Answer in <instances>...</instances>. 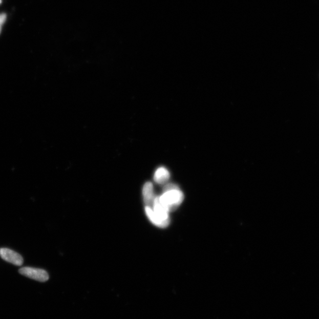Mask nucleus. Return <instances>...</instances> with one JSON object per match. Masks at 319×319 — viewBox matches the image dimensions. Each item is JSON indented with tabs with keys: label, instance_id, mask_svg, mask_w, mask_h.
I'll return each instance as SVG.
<instances>
[{
	"label": "nucleus",
	"instance_id": "nucleus-2",
	"mask_svg": "<svg viewBox=\"0 0 319 319\" xmlns=\"http://www.w3.org/2000/svg\"><path fill=\"white\" fill-rule=\"evenodd\" d=\"M153 208L151 207L145 206L146 215L152 224L159 228H166L170 224V218L168 210L165 208L160 202L159 197H157L154 200Z\"/></svg>",
	"mask_w": 319,
	"mask_h": 319
},
{
	"label": "nucleus",
	"instance_id": "nucleus-8",
	"mask_svg": "<svg viewBox=\"0 0 319 319\" xmlns=\"http://www.w3.org/2000/svg\"><path fill=\"white\" fill-rule=\"evenodd\" d=\"M2 3V0H0V4Z\"/></svg>",
	"mask_w": 319,
	"mask_h": 319
},
{
	"label": "nucleus",
	"instance_id": "nucleus-4",
	"mask_svg": "<svg viewBox=\"0 0 319 319\" xmlns=\"http://www.w3.org/2000/svg\"><path fill=\"white\" fill-rule=\"evenodd\" d=\"M0 257L4 260L15 266H20L23 264V259L21 255L9 248L0 249Z\"/></svg>",
	"mask_w": 319,
	"mask_h": 319
},
{
	"label": "nucleus",
	"instance_id": "nucleus-7",
	"mask_svg": "<svg viewBox=\"0 0 319 319\" xmlns=\"http://www.w3.org/2000/svg\"><path fill=\"white\" fill-rule=\"evenodd\" d=\"M7 15L5 13H3L0 14V33H1V30L2 28V26L4 25V23L6 20Z\"/></svg>",
	"mask_w": 319,
	"mask_h": 319
},
{
	"label": "nucleus",
	"instance_id": "nucleus-3",
	"mask_svg": "<svg viewBox=\"0 0 319 319\" xmlns=\"http://www.w3.org/2000/svg\"><path fill=\"white\" fill-rule=\"evenodd\" d=\"M19 272L27 278L40 282L48 281L49 278L48 272L39 268L29 267H23L20 269Z\"/></svg>",
	"mask_w": 319,
	"mask_h": 319
},
{
	"label": "nucleus",
	"instance_id": "nucleus-6",
	"mask_svg": "<svg viewBox=\"0 0 319 319\" xmlns=\"http://www.w3.org/2000/svg\"><path fill=\"white\" fill-rule=\"evenodd\" d=\"M171 174L166 168L160 167L157 169L154 175V180L159 184H166L170 179Z\"/></svg>",
	"mask_w": 319,
	"mask_h": 319
},
{
	"label": "nucleus",
	"instance_id": "nucleus-5",
	"mask_svg": "<svg viewBox=\"0 0 319 319\" xmlns=\"http://www.w3.org/2000/svg\"><path fill=\"white\" fill-rule=\"evenodd\" d=\"M143 196L146 206L151 207L153 204L154 200L156 198L155 194H154L153 185L151 182L145 183L143 189Z\"/></svg>",
	"mask_w": 319,
	"mask_h": 319
},
{
	"label": "nucleus",
	"instance_id": "nucleus-1",
	"mask_svg": "<svg viewBox=\"0 0 319 319\" xmlns=\"http://www.w3.org/2000/svg\"><path fill=\"white\" fill-rule=\"evenodd\" d=\"M164 193L159 197L160 202L168 212L178 209L184 200L183 192L174 184H168L164 188Z\"/></svg>",
	"mask_w": 319,
	"mask_h": 319
}]
</instances>
